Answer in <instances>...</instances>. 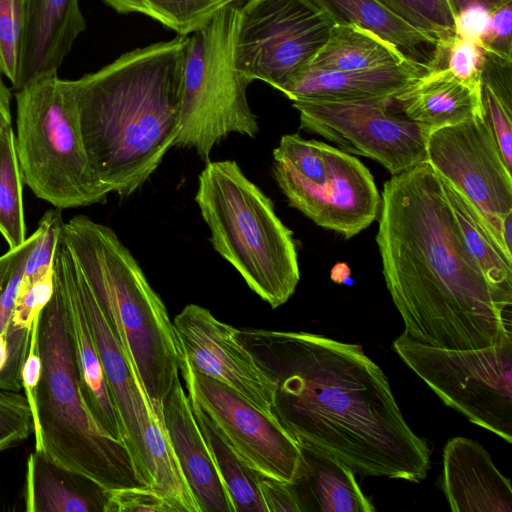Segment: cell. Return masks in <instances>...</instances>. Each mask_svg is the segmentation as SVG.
I'll return each mask as SVG.
<instances>
[{"instance_id": "obj_1", "label": "cell", "mask_w": 512, "mask_h": 512, "mask_svg": "<svg viewBox=\"0 0 512 512\" xmlns=\"http://www.w3.org/2000/svg\"><path fill=\"white\" fill-rule=\"evenodd\" d=\"M237 337L273 381L272 416L299 446L361 477H427L432 449L410 428L385 373L360 345L256 328L238 329Z\"/></svg>"}, {"instance_id": "obj_2", "label": "cell", "mask_w": 512, "mask_h": 512, "mask_svg": "<svg viewBox=\"0 0 512 512\" xmlns=\"http://www.w3.org/2000/svg\"><path fill=\"white\" fill-rule=\"evenodd\" d=\"M376 242L407 336L454 350L512 338V292L493 284L470 254L427 161L384 183Z\"/></svg>"}, {"instance_id": "obj_3", "label": "cell", "mask_w": 512, "mask_h": 512, "mask_svg": "<svg viewBox=\"0 0 512 512\" xmlns=\"http://www.w3.org/2000/svg\"><path fill=\"white\" fill-rule=\"evenodd\" d=\"M186 44L177 35L72 80L87 156L109 193L132 195L174 147Z\"/></svg>"}, {"instance_id": "obj_4", "label": "cell", "mask_w": 512, "mask_h": 512, "mask_svg": "<svg viewBox=\"0 0 512 512\" xmlns=\"http://www.w3.org/2000/svg\"><path fill=\"white\" fill-rule=\"evenodd\" d=\"M62 239L151 404L162 412L184 362L164 302L110 227L78 215L65 222Z\"/></svg>"}, {"instance_id": "obj_5", "label": "cell", "mask_w": 512, "mask_h": 512, "mask_svg": "<svg viewBox=\"0 0 512 512\" xmlns=\"http://www.w3.org/2000/svg\"><path fill=\"white\" fill-rule=\"evenodd\" d=\"M42 360L33 424L35 450L106 489L147 486L127 446L105 434L83 400L60 287L38 317Z\"/></svg>"}, {"instance_id": "obj_6", "label": "cell", "mask_w": 512, "mask_h": 512, "mask_svg": "<svg viewBox=\"0 0 512 512\" xmlns=\"http://www.w3.org/2000/svg\"><path fill=\"white\" fill-rule=\"evenodd\" d=\"M195 201L214 250L272 309L285 304L300 280L293 232L274 203L233 160L208 161Z\"/></svg>"}, {"instance_id": "obj_7", "label": "cell", "mask_w": 512, "mask_h": 512, "mask_svg": "<svg viewBox=\"0 0 512 512\" xmlns=\"http://www.w3.org/2000/svg\"><path fill=\"white\" fill-rule=\"evenodd\" d=\"M15 145L23 182L55 208L102 204L110 194L85 149L72 80L57 73L16 91Z\"/></svg>"}, {"instance_id": "obj_8", "label": "cell", "mask_w": 512, "mask_h": 512, "mask_svg": "<svg viewBox=\"0 0 512 512\" xmlns=\"http://www.w3.org/2000/svg\"><path fill=\"white\" fill-rule=\"evenodd\" d=\"M238 7L221 9L187 36L180 101V131L174 147L194 149L208 161L213 148L232 133L254 138L256 115L247 99L252 82L234 62Z\"/></svg>"}, {"instance_id": "obj_9", "label": "cell", "mask_w": 512, "mask_h": 512, "mask_svg": "<svg viewBox=\"0 0 512 512\" xmlns=\"http://www.w3.org/2000/svg\"><path fill=\"white\" fill-rule=\"evenodd\" d=\"M273 158V176L289 205L318 226L349 239L376 219L381 196L369 169L351 154L287 134Z\"/></svg>"}, {"instance_id": "obj_10", "label": "cell", "mask_w": 512, "mask_h": 512, "mask_svg": "<svg viewBox=\"0 0 512 512\" xmlns=\"http://www.w3.org/2000/svg\"><path fill=\"white\" fill-rule=\"evenodd\" d=\"M392 348L445 405L512 442V338L454 350L418 342L402 332Z\"/></svg>"}, {"instance_id": "obj_11", "label": "cell", "mask_w": 512, "mask_h": 512, "mask_svg": "<svg viewBox=\"0 0 512 512\" xmlns=\"http://www.w3.org/2000/svg\"><path fill=\"white\" fill-rule=\"evenodd\" d=\"M333 24L310 0H247L238 8L235 67L283 92L309 67Z\"/></svg>"}, {"instance_id": "obj_12", "label": "cell", "mask_w": 512, "mask_h": 512, "mask_svg": "<svg viewBox=\"0 0 512 512\" xmlns=\"http://www.w3.org/2000/svg\"><path fill=\"white\" fill-rule=\"evenodd\" d=\"M388 100H299L300 128L336 143L349 154L371 158L392 175L426 161L431 129L388 112Z\"/></svg>"}, {"instance_id": "obj_13", "label": "cell", "mask_w": 512, "mask_h": 512, "mask_svg": "<svg viewBox=\"0 0 512 512\" xmlns=\"http://www.w3.org/2000/svg\"><path fill=\"white\" fill-rule=\"evenodd\" d=\"M426 161L482 216L501 247L506 217L512 214V177L486 116L429 133Z\"/></svg>"}, {"instance_id": "obj_14", "label": "cell", "mask_w": 512, "mask_h": 512, "mask_svg": "<svg viewBox=\"0 0 512 512\" xmlns=\"http://www.w3.org/2000/svg\"><path fill=\"white\" fill-rule=\"evenodd\" d=\"M180 372L190 400L205 412L249 467L283 482L292 481L300 447L273 417L226 384L192 369L185 358Z\"/></svg>"}, {"instance_id": "obj_15", "label": "cell", "mask_w": 512, "mask_h": 512, "mask_svg": "<svg viewBox=\"0 0 512 512\" xmlns=\"http://www.w3.org/2000/svg\"><path fill=\"white\" fill-rule=\"evenodd\" d=\"M172 322L192 369L226 384L273 417L274 383L238 339V329L197 304L186 305Z\"/></svg>"}, {"instance_id": "obj_16", "label": "cell", "mask_w": 512, "mask_h": 512, "mask_svg": "<svg viewBox=\"0 0 512 512\" xmlns=\"http://www.w3.org/2000/svg\"><path fill=\"white\" fill-rule=\"evenodd\" d=\"M74 261V260H73ZM76 280L105 379L117 408L125 444L142 481L150 486L143 434L154 409L96 297L76 263Z\"/></svg>"}, {"instance_id": "obj_17", "label": "cell", "mask_w": 512, "mask_h": 512, "mask_svg": "<svg viewBox=\"0 0 512 512\" xmlns=\"http://www.w3.org/2000/svg\"><path fill=\"white\" fill-rule=\"evenodd\" d=\"M52 269L53 277L62 294L85 405L105 434L125 444V432L105 379L79 293L75 264L62 236L56 249Z\"/></svg>"}, {"instance_id": "obj_18", "label": "cell", "mask_w": 512, "mask_h": 512, "mask_svg": "<svg viewBox=\"0 0 512 512\" xmlns=\"http://www.w3.org/2000/svg\"><path fill=\"white\" fill-rule=\"evenodd\" d=\"M19 4L21 45L15 91L57 73L86 28L79 0H19Z\"/></svg>"}, {"instance_id": "obj_19", "label": "cell", "mask_w": 512, "mask_h": 512, "mask_svg": "<svg viewBox=\"0 0 512 512\" xmlns=\"http://www.w3.org/2000/svg\"><path fill=\"white\" fill-rule=\"evenodd\" d=\"M441 489L454 512H511L510 480L477 441L457 436L443 449Z\"/></svg>"}, {"instance_id": "obj_20", "label": "cell", "mask_w": 512, "mask_h": 512, "mask_svg": "<svg viewBox=\"0 0 512 512\" xmlns=\"http://www.w3.org/2000/svg\"><path fill=\"white\" fill-rule=\"evenodd\" d=\"M164 425L202 512H235L180 377L162 406Z\"/></svg>"}, {"instance_id": "obj_21", "label": "cell", "mask_w": 512, "mask_h": 512, "mask_svg": "<svg viewBox=\"0 0 512 512\" xmlns=\"http://www.w3.org/2000/svg\"><path fill=\"white\" fill-rule=\"evenodd\" d=\"M428 69L429 64L414 58L397 64L348 71L307 68L282 93L292 102L299 100L392 101L396 94Z\"/></svg>"}, {"instance_id": "obj_22", "label": "cell", "mask_w": 512, "mask_h": 512, "mask_svg": "<svg viewBox=\"0 0 512 512\" xmlns=\"http://www.w3.org/2000/svg\"><path fill=\"white\" fill-rule=\"evenodd\" d=\"M406 118L432 130L484 117L482 88H474L453 76L445 67L429 69L396 94Z\"/></svg>"}, {"instance_id": "obj_23", "label": "cell", "mask_w": 512, "mask_h": 512, "mask_svg": "<svg viewBox=\"0 0 512 512\" xmlns=\"http://www.w3.org/2000/svg\"><path fill=\"white\" fill-rule=\"evenodd\" d=\"M299 447V464L292 481L288 483L300 512L376 510L348 466L315 448Z\"/></svg>"}, {"instance_id": "obj_24", "label": "cell", "mask_w": 512, "mask_h": 512, "mask_svg": "<svg viewBox=\"0 0 512 512\" xmlns=\"http://www.w3.org/2000/svg\"><path fill=\"white\" fill-rule=\"evenodd\" d=\"M25 503L30 512H106L108 489L35 450L27 461Z\"/></svg>"}, {"instance_id": "obj_25", "label": "cell", "mask_w": 512, "mask_h": 512, "mask_svg": "<svg viewBox=\"0 0 512 512\" xmlns=\"http://www.w3.org/2000/svg\"><path fill=\"white\" fill-rule=\"evenodd\" d=\"M408 56L395 44L355 24H333L328 39L308 68L348 71L404 62Z\"/></svg>"}, {"instance_id": "obj_26", "label": "cell", "mask_w": 512, "mask_h": 512, "mask_svg": "<svg viewBox=\"0 0 512 512\" xmlns=\"http://www.w3.org/2000/svg\"><path fill=\"white\" fill-rule=\"evenodd\" d=\"M143 439L150 487L166 501L172 512H202L174 452L162 412L150 411Z\"/></svg>"}, {"instance_id": "obj_27", "label": "cell", "mask_w": 512, "mask_h": 512, "mask_svg": "<svg viewBox=\"0 0 512 512\" xmlns=\"http://www.w3.org/2000/svg\"><path fill=\"white\" fill-rule=\"evenodd\" d=\"M334 24H355L368 29L402 51L417 54L423 45L435 46L436 40L413 27L379 0H310Z\"/></svg>"}, {"instance_id": "obj_28", "label": "cell", "mask_w": 512, "mask_h": 512, "mask_svg": "<svg viewBox=\"0 0 512 512\" xmlns=\"http://www.w3.org/2000/svg\"><path fill=\"white\" fill-rule=\"evenodd\" d=\"M439 178L470 254L493 284L512 292V256L501 247L474 206L448 181Z\"/></svg>"}, {"instance_id": "obj_29", "label": "cell", "mask_w": 512, "mask_h": 512, "mask_svg": "<svg viewBox=\"0 0 512 512\" xmlns=\"http://www.w3.org/2000/svg\"><path fill=\"white\" fill-rule=\"evenodd\" d=\"M190 402L235 512H267L259 488L261 473L249 467L205 412L196 403Z\"/></svg>"}, {"instance_id": "obj_30", "label": "cell", "mask_w": 512, "mask_h": 512, "mask_svg": "<svg viewBox=\"0 0 512 512\" xmlns=\"http://www.w3.org/2000/svg\"><path fill=\"white\" fill-rule=\"evenodd\" d=\"M23 177L12 126L0 131V234L9 249L22 245L26 237Z\"/></svg>"}, {"instance_id": "obj_31", "label": "cell", "mask_w": 512, "mask_h": 512, "mask_svg": "<svg viewBox=\"0 0 512 512\" xmlns=\"http://www.w3.org/2000/svg\"><path fill=\"white\" fill-rule=\"evenodd\" d=\"M121 14L141 13L179 36H189L206 26L224 7L221 0H102Z\"/></svg>"}, {"instance_id": "obj_32", "label": "cell", "mask_w": 512, "mask_h": 512, "mask_svg": "<svg viewBox=\"0 0 512 512\" xmlns=\"http://www.w3.org/2000/svg\"><path fill=\"white\" fill-rule=\"evenodd\" d=\"M379 1L413 27L432 36L436 44L455 35V16L447 0Z\"/></svg>"}, {"instance_id": "obj_33", "label": "cell", "mask_w": 512, "mask_h": 512, "mask_svg": "<svg viewBox=\"0 0 512 512\" xmlns=\"http://www.w3.org/2000/svg\"><path fill=\"white\" fill-rule=\"evenodd\" d=\"M429 65L443 67L460 81L474 88H482V73L485 62V51L476 42L454 35L435 46Z\"/></svg>"}, {"instance_id": "obj_34", "label": "cell", "mask_w": 512, "mask_h": 512, "mask_svg": "<svg viewBox=\"0 0 512 512\" xmlns=\"http://www.w3.org/2000/svg\"><path fill=\"white\" fill-rule=\"evenodd\" d=\"M64 225L59 208L49 209L41 217L35 231V242L26 257L22 282H34L52 273Z\"/></svg>"}, {"instance_id": "obj_35", "label": "cell", "mask_w": 512, "mask_h": 512, "mask_svg": "<svg viewBox=\"0 0 512 512\" xmlns=\"http://www.w3.org/2000/svg\"><path fill=\"white\" fill-rule=\"evenodd\" d=\"M35 239L36 232L22 245L0 256V335L5 337L23 279L26 257Z\"/></svg>"}, {"instance_id": "obj_36", "label": "cell", "mask_w": 512, "mask_h": 512, "mask_svg": "<svg viewBox=\"0 0 512 512\" xmlns=\"http://www.w3.org/2000/svg\"><path fill=\"white\" fill-rule=\"evenodd\" d=\"M34 433L32 411L24 394L0 390V451Z\"/></svg>"}, {"instance_id": "obj_37", "label": "cell", "mask_w": 512, "mask_h": 512, "mask_svg": "<svg viewBox=\"0 0 512 512\" xmlns=\"http://www.w3.org/2000/svg\"><path fill=\"white\" fill-rule=\"evenodd\" d=\"M21 13L19 0H0V74L15 85L20 61Z\"/></svg>"}, {"instance_id": "obj_38", "label": "cell", "mask_w": 512, "mask_h": 512, "mask_svg": "<svg viewBox=\"0 0 512 512\" xmlns=\"http://www.w3.org/2000/svg\"><path fill=\"white\" fill-rule=\"evenodd\" d=\"M53 293L52 273L34 282H21L7 333H30L34 321Z\"/></svg>"}, {"instance_id": "obj_39", "label": "cell", "mask_w": 512, "mask_h": 512, "mask_svg": "<svg viewBox=\"0 0 512 512\" xmlns=\"http://www.w3.org/2000/svg\"><path fill=\"white\" fill-rule=\"evenodd\" d=\"M482 100L485 116L492 129L506 167H512V109L508 108L497 95L482 84Z\"/></svg>"}, {"instance_id": "obj_40", "label": "cell", "mask_w": 512, "mask_h": 512, "mask_svg": "<svg viewBox=\"0 0 512 512\" xmlns=\"http://www.w3.org/2000/svg\"><path fill=\"white\" fill-rule=\"evenodd\" d=\"M106 512H172V510L150 486H133L108 489Z\"/></svg>"}, {"instance_id": "obj_41", "label": "cell", "mask_w": 512, "mask_h": 512, "mask_svg": "<svg viewBox=\"0 0 512 512\" xmlns=\"http://www.w3.org/2000/svg\"><path fill=\"white\" fill-rule=\"evenodd\" d=\"M512 2L491 11V24L481 47L490 53L512 59Z\"/></svg>"}, {"instance_id": "obj_42", "label": "cell", "mask_w": 512, "mask_h": 512, "mask_svg": "<svg viewBox=\"0 0 512 512\" xmlns=\"http://www.w3.org/2000/svg\"><path fill=\"white\" fill-rule=\"evenodd\" d=\"M511 67L512 59H506L485 51L482 84L487 85L510 109H512Z\"/></svg>"}, {"instance_id": "obj_43", "label": "cell", "mask_w": 512, "mask_h": 512, "mask_svg": "<svg viewBox=\"0 0 512 512\" xmlns=\"http://www.w3.org/2000/svg\"><path fill=\"white\" fill-rule=\"evenodd\" d=\"M491 24V11L481 5L461 10L455 17V34L480 46L487 37Z\"/></svg>"}, {"instance_id": "obj_44", "label": "cell", "mask_w": 512, "mask_h": 512, "mask_svg": "<svg viewBox=\"0 0 512 512\" xmlns=\"http://www.w3.org/2000/svg\"><path fill=\"white\" fill-rule=\"evenodd\" d=\"M259 488L267 512H300L288 482L261 474Z\"/></svg>"}, {"instance_id": "obj_45", "label": "cell", "mask_w": 512, "mask_h": 512, "mask_svg": "<svg viewBox=\"0 0 512 512\" xmlns=\"http://www.w3.org/2000/svg\"><path fill=\"white\" fill-rule=\"evenodd\" d=\"M449 6L456 17V15L466 7L472 5H481L493 11L507 3H511L512 0H447Z\"/></svg>"}, {"instance_id": "obj_46", "label": "cell", "mask_w": 512, "mask_h": 512, "mask_svg": "<svg viewBox=\"0 0 512 512\" xmlns=\"http://www.w3.org/2000/svg\"><path fill=\"white\" fill-rule=\"evenodd\" d=\"M9 126H12L11 91L0 76V131Z\"/></svg>"}, {"instance_id": "obj_47", "label": "cell", "mask_w": 512, "mask_h": 512, "mask_svg": "<svg viewBox=\"0 0 512 512\" xmlns=\"http://www.w3.org/2000/svg\"><path fill=\"white\" fill-rule=\"evenodd\" d=\"M349 273L350 271L346 264H338L333 268L331 272V277L333 281L337 283H342L344 282L345 278L349 276Z\"/></svg>"}, {"instance_id": "obj_48", "label": "cell", "mask_w": 512, "mask_h": 512, "mask_svg": "<svg viewBox=\"0 0 512 512\" xmlns=\"http://www.w3.org/2000/svg\"><path fill=\"white\" fill-rule=\"evenodd\" d=\"M8 358L7 339L0 335V371L4 368Z\"/></svg>"}, {"instance_id": "obj_49", "label": "cell", "mask_w": 512, "mask_h": 512, "mask_svg": "<svg viewBox=\"0 0 512 512\" xmlns=\"http://www.w3.org/2000/svg\"><path fill=\"white\" fill-rule=\"evenodd\" d=\"M229 6L241 7L247 0H221Z\"/></svg>"}]
</instances>
